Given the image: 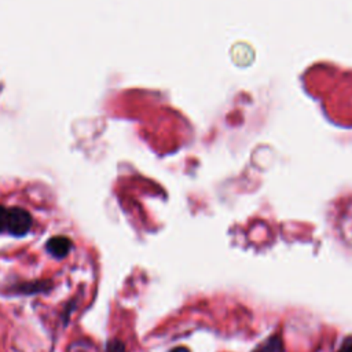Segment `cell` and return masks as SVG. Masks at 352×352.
Instances as JSON below:
<instances>
[{
  "label": "cell",
  "instance_id": "obj_1",
  "mask_svg": "<svg viewBox=\"0 0 352 352\" xmlns=\"http://www.w3.org/2000/svg\"><path fill=\"white\" fill-rule=\"evenodd\" d=\"M33 224L29 212L22 208H7L0 205V234H10L14 236L26 235Z\"/></svg>",
  "mask_w": 352,
  "mask_h": 352
},
{
  "label": "cell",
  "instance_id": "obj_2",
  "mask_svg": "<svg viewBox=\"0 0 352 352\" xmlns=\"http://www.w3.org/2000/svg\"><path fill=\"white\" fill-rule=\"evenodd\" d=\"M334 226L340 238L352 246V194L337 202L334 209Z\"/></svg>",
  "mask_w": 352,
  "mask_h": 352
},
{
  "label": "cell",
  "instance_id": "obj_3",
  "mask_svg": "<svg viewBox=\"0 0 352 352\" xmlns=\"http://www.w3.org/2000/svg\"><path fill=\"white\" fill-rule=\"evenodd\" d=\"M72 248H73L72 241L63 235L50 238L45 245V250L55 258L66 257L69 254V252L72 250Z\"/></svg>",
  "mask_w": 352,
  "mask_h": 352
},
{
  "label": "cell",
  "instance_id": "obj_4",
  "mask_svg": "<svg viewBox=\"0 0 352 352\" xmlns=\"http://www.w3.org/2000/svg\"><path fill=\"white\" fill-rule=\"evenodd\" d=\"M52 287V283L50 280H40V282H29L18 285V293H38V292H47Z\"/></svg>",
  "mask_w": 352,
  "mask_h": 352
},
{
  "label": "cell",
  "instance_id": "obj_5",
  "mask_svg": "<svg viewBox=\"0 0 352 352\" xmlns=\"http://www.w3.org/2000/svg\"><path fill=\"white\" fill-rule=\"evenodd\" d=\"M254 352H283L282 341L279 340V337L274 336L265 340L261 345H258V348Z\"/></svg>",
  "mask_w": 352,
  "mask_h": 352
},
{
  "label": "cell",
  "instance_id": "obj_6",
  "mask_svg": "<svg viewBox=\"0 0 352 352\" xmlns=\"http://www.w3.org/2000/svg\"><path fill=\"white\" fill-rule=\"evenodd\" d=\"M106 352H126L125 345L118 340H111L107 342Z\"/></svg>",
  "mask_w": 352,
  "mask_h": 352
},
{
  "label": "cell",
  "instance_id": "obj_7",
  "mask_svg": "<svg viewBox=\"0 0 352 352\" xmlns=\"http://www.w3.org/2000/svg\"><path fill=\"white\" fill-rule=\"evenodd\" d=\"M337 352H352V337L342 341V344L340 345Z\"/></svg>",
  "mask_w": 352,
  "mask_h": 352
},
{
  "label": "cell",
  "instance_id": "obj_8",
  "mask_svg": "<svg viewBox=\"0 0 352 352\" xmlns=\"http://www.w3.org/2000/svg\"><path fill=\"white\" fill-rule=\"evenodd\" d=\"M170 352H188L187 349H183V348H176V349H173V351H170Z\"/></svg>",
  "mask_w": 352,
  "mask_h": 352
}]
</instances>
